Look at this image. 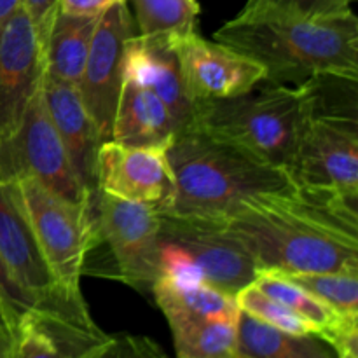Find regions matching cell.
<instances>
[{
	"label": "cell",
	"instance_id": "cb8c5ba5",
	"mask_svg": "<svg viewBox=\"0 0 358 358\" xmlns=\"http://www.w3.org/2000/svg\"><path fill=\"white\" fill-rule=\"evenodd\" d=\"M236 320L215 318L170 325L175 358H234Z\"/></svg>",
	"mask_w": 358,
	"mask_h": 358
},
{
	"label": "cell",
	"instance_id": "2e32d148",
	"mask_svg": "<svg viewBox=\"0 0 358 358\" xmlns=\"http://www.w3.org/2000/svg\"><path fill=\"white\" fill-rule=\"evenodd\" d=\"M122 79L154 91L166 103L178 131L191 128L196 105L187 96L173 45L133 35L124 45Z\"/></svg>",
	"mask_w": 358,
	"mask_h": 358
},
{
	"label": "cell",
	"instance_id": "d6986e66",
	"mask_svg": "<svg viewBox=\"0 0 358 358\" xmlns=\"http://www.w3.org/2000/svg\"><path fill=\"white\" fill-rule=\"evenodd\" d=\"M150 292L170 325L215 318L236 320L240 315L236 297L206 282L157 276Z\"/></svg>",
	"mask_w": 358,
	"mask_h": 358
},
{
	"label": "cell",
	"instance_id": "4dcf8cb0",
	"mask_svg": "<svg viewBox=\"0 0 358 358\" xmlns=\"http://www.w3.org/2000/svg\"><path fill=\"white\" fill-rule=\"evenodd\" d=\"M115 2L121 0H58V10L76 16H100Z\"/></svg>",
	"mask_w": 358,
	"mask_h": 358
},
{
	"label": "cell",
	"instance_id": "7402d4cb",
	"mask_svg": "<svg viewBox=\"0 0 358 358\" xmlns=\"http://www.w3.org/2000/svg\"><path fill=\"white\" fill-rule=\"evenodd\" d=\"M98 17L56 13L42 45L45 73L79 86Z\"/></svg>",
	"mask_w": 358,
	"mask_h": 358
},
{
	"label": "cell",
	"instance_id": "7a4b0ae2",
	"mask_svg": "<svg viewBox=\"0 0 358 358\" xmlns=\"http://www.w3.org/2000/svg\"><path fill=\"white\" fill-rule=\"evenodd\" d=\"M175 178L170 215L226 220L264 196L299 189L283 168L196 128L178 131L166 147Z\"/></svg>",
	"mask_w": 358,
	"mask_h": 358
},
{
	"label": "cell",
	"instance_id": "d4e9b609",
	"mask_svg": "<svg viewBox=\"0 0 358 358\" xmlns=\"http://www.w3.org/2000/svg\"><path fill=\"white\" fill-rule=\"evenodd\" d=\"M353 0H247L240 20H322L352 10Z\"/></svg>",
	"mask_w": 358,
	"mask_h": 358
},
{
	"label": "cell",
	"instance_id": "7c38bea8",
	"mask_svg": "<svg viewBox=\"0 0 358 358\" xmlns=\"http://www.w3.org/2000/svg\"><path fill=\"white\" fill-rule=\"evenodd\" d=\"M98 191L126 201L170 210L175 178L164 147H135L107 140L96 156Z\"/></svg>",
	"mask_w": 358,
	"mask_h": 358
},
{
	"label": "cell",
	"instance_id": "5b68a950",
	"mask_svg": "<svg viewBox=\"0 0 358 358\" xmlns=\"http://www.w3.org/2000/svg\"><path fill=\"white\" fill-rule=\"evenodd\" d=\"M83 275L114 278L143 290L159 276L161 213L152 206L96 191L91 198Z\"/></svg>",
	"mask_w": 358,
	"mask_h": 358
},
{
	"label": "cell",
	"instance_id": "277c9868",
	"mask_svg": "<svg viewBox=\"0 0 358 358\" xmlns=\"http://www.w3.org/2000/svg\"><path fill=\"white\" fill-rule=\"evenodd\" d=\"M306 119L303 87L262 80L238 96L196 103L191 128L290 173Z\"/></svg>",
	"mask_w": 358,
	"mask_h": 358
},
{
	"label": "cell",
	"instance_id": "f546056e",
	"mask_svg": "<svg viewBox=\"0 0 358 358\" xmlns=\"http://www.w3.org/2000/svg\"><path fill=\"white\" fill-rule=\"evenodd\" d=\"M21 6L30 16L38 41L44 45L52 20L58 13V0H21Z\"/></svg>",
	"mask_w": 358,
	"mask_h": 358
},
{
	"label": "cell",
	"instance_id": "e575fe53",
	"mask_svg": "<svg viewBox=\"0 0 358 358\" xmlns=\"http://www.w3.org/2000/svg\"><path fill=\"white\" fill-rule=\"evenodd\" d=\"M338 358H358V355H353V353H345V355H338Z\"/></svg>",
	"mask_w": 358,
	"mask_h": 358
},
{
	"label": "cell",
	"instance_id": "8992f818",
	"mask_svg": "<svg viewBox=\"0 0 358 358\" xmlns=\"http://www.w3.org/2000/svg\"><path fill=\"white\" fill-rule=\"evenodd\" d=\"M257 275L252 255L220 222L161 213L159 276L206 282L236 296Z\"/></svg>",
	"mask_w": 358,
	"mask_h": 358
},
{
	"label": "cell",
	"instance_id": "f1b7e54d",
	"mask_svg": "<svg viewBox=\"0 0 358 358\" xmlns=\"http://www.w3.org/2000/svg\"><path fill=\"white\" fill-rule=\"evenodd\" d=\"M0 299H2V303L9 310L10 317L14 318L16 325L27 315L38 310H44L41 306V303L17 283V280L9 271V268L2 261V257H0Z\"/></svg>",
	"mask_w": 358,
	"mask_h": 358
},
{
	"label": "cell",
	"instance_id": "4fadbf2b",
	"mask_svg": "<svg viewBox=\"0 0 358 358\" xmlns=\"http://www.w3.org/2000/svg\"><path fill=\"white\" fill-rule=\"evenodd\" d=\"M44 51L23 6L0 30V140L7 138L23 121L28 105L41 91Z\"/></svg>",
	"mask_w": 358,
	"mask_h": 358
},
{
	"label": "cell",
	"instance_id": "1f68e13d",
	"mask_svg": "<svg viewBox=\"0 0 358 358\" xmlns=\"http://www.w3.org/2000/svg\"><path fill=\"white\" fill-rule=\"evenodd\" d=\"M14 329H16V322H14V318L10 317L9 310H7L6 304H3L2 299H0V334L13 336Z\"/></svg>",
	"mask_w": 358,
	"mask_h": 358
},
{
	"label": "cell",
	"instance_id": "52a82bcc",
	"mask_svg": "<svg viewBox=\"0 0 358 358\" xmlns=\"http://www.w3.org/2000/svg\"><path fill=\"white\" fill-rule=\"evenodd\" d=\"M21 178H35L70 205L86 212L90 208L93 196L84 191L70 164L45 107L42 87L16 131L0 140V182L14 184Z\"/></svg>",
	"mask_w": 358,
	"mask_h": 358
},
{
	"label": "cell",
	"instance_id": "8fae6325",
	"mask_svg": "<svg viewBox=\"0 0 358 358\" xmlns=\"http://www.w3.org/2000/svg\"><path fill=\"white\" fill-rule=\"evenodd\" d=\"M0 257L24 290L55 313L90 318L86 303L63 292L52 276L38 241L21 205L14 184L0 182Z\"/></svg>",
	"mask_w": 358,
	"mask_h": 358
},
{
	"label": "cell",
	"instance_id": "9c48e42d",
	"mask_svg": "<svg viewBox=\"0 0 358 358\" xmlns=\"http://www.w3.org/2000/svg\"><path fill=\"white\" fill-rule=\"evenodd\" d=\"M290 175L299 187L358 201V117L308 112Z\"/></svg>",
	"mask_w": 358,
	"mask_h": 358
},
{
	"label": "cell",
	"instance_id": "9a60e30c",
	"mask_svg": "<svg viewBox=\"0 0 358 358\" xmlns=\"http://www.w3.org/2000/svg\"><path fill=\"white\" fill-rule=\"evenodd\" d=\"M42 94L80 185L93 196L98 191L96 156L103 142L84 108L79 87L44 72Z\"/></svg>",
	"mask_w": 358,
	"mask_h": 358
},
{
	"label": "cell",
	"instance_id": "ac0fdd59",
	"mask_svg": "<svg viewBox=\"0 0 358 358\" xmlns=\"http://www.w3.org/2000/svg\"><path fill=\"white\" fill-rule=\"evenodd\" d=\"M166 103L154 91L124 80L115 108L112 138L135 147H164L177 135Z\"/></svg>",
	"mask_w": 358,
	"mask_h": 358
},
{
	"label": "cell",
	"instance_id": "d6a6232c",
	"mask_svg": "<svg viewBox=\"0 0 358 358\" xmlns=\"http://www.w3.org/2000/svg\"><path fill=\"white\" fill-rule=\"evenodd\" d=\"M21 6V0H0V30L3 23L13 16L14 10Z\"/></svg>",
	"mask_w": 358,
	"mask_h": 358
},
{
	"label": "cell",
	"instance_id": "484cf974",
	"mask_svg": "<svg viewBox=\"0 0 358 358\" xmlns=\"http://www.w3.org/2000/svg\"><path fill=\"white\" fill-rule=\"evenodd\" d=\"M285 276L324 301L336 313L358 318V273H308Z\"/></svg>",
	"mask_w": 358,
	"mask_h": 358
},
{
	"label": "cell",
	"instance_id": "ba28073f",
	"mask_svg": "<svg viewBox=\"0 0 358 358\" xmlns=\"http://www.w3.org/2000/svg\"><path fill=\"white\" fill-rule=\"evenodd\" d=\"M14 185L52 276L66 296L83 301L80 276L90 231L87 212L66 203L35 178H21Z\"/></svg>",
	"mask_w": 358,
	"mask_h": 358
},
{
	"label": "cell",
	"instance_id": "30bf717a",
	"mask_svg": "<svg viewBox=\"0 0 358 358\" xmlns=\"http://www.w3.org/2000/svg\"><path fill=\"white\" fill-rule=\"evenodd\" d=\"M136 35L128 0L112 3L98 17L87 52L79 93L101 142L112 138L115 108L122 90V56L128 38Z\"/></svg>",
	"mask_w": 358,
	"mask_h": 358
},
{
	"label": "cell",
	"instance_id": "44dd1931",
	"mask_svg": "<svg viewBox=\"0 0 358 358\" xmlns=\"http://www.w3.org/2000/svg\"><path fill=\"white\" fill-rule=\"evenodd\" d=\"M234 358H338L315 334H292L240 311Z\"/></svg>",
	"mask_w": 358,
	"mask_h": 358
},
{
	"label": "cell",
	"instance_id": "ffe728a7",
	"mask_svg": "<svg viewBox=\"0 0 358 358\" xmlns=\"http://www.w3.org/2000/svg\"><path fill=\"white\" fill-rule=\"evenodd\" d=\"M252 283L303 318L313 329L315 334L324 339L331 348L341 336L358 329V318H348L336 313L324 301L294 283L283 273L262 269Z\"/></svg>",
	"mask_w": 358,
	"mask_h": 358
},
{
	"label": "cell",
	"instance_id": "836d02e7",
	"mask_svg": "<svg viewBox=\"0 0 358 358\" xmlns=\"http://www.w3.org/2000/svg\"><path fill=\"white\" fill-rule=\"evenodd\" d=\"M10 348H13V336L0 334V358H10Z\"/></svg>",
	"mask_w": 358,
	"mask_h": 358
},
{
	"label": "cell",
	"instance_id": "4316f807",
	"mask_svg": "<svg viewBox=\"0 0 358 358\" xmlns=\"http://www.w3.org/2000/svg\"><path fill=\"white\" fill-rule=\"evenodd\" d=\"M234 297H236L240 311L271 325V327L282 329V331L292 332V334H315L313 329L303 318L297 317L289 308L262 292L254 283L243 287Z\"/></svg>",
	"mask_w": 358,
	"mask_h": 358
},
{
	"label": "cell",
	"instance_id": "603a6c76",
	"mask_svg": "<svg viewBox=\"0 0 358 358\" xmlns=\"http://www.w3.org/2000/svg\"><path fill=\"white\" fill-rule=\"evenodd\" d=\"M135 9L136 35L149 41L175 42L196 34L198 0H128Z\"/></svg>",
	"mask_w": 358,
	"mask_h": 358
},
{
	"label": "cell",
	"instance_id": "e0dca14e",
	"mask_svg": "<svg viewBox=\"0 0 358 358\" xmlns=\"http://www.w3.org/2000/svg\"><path fill=\"white\" fill-rule=\"evenodd\" d=\"M107 336L91 317L38 310L14 329L10 358H90Z\"/></svg>",
	"mask_w": 358,
	"mask_h": 358
},
{
	"label": "cell",
	"instance_id": "6da1fadb",
	"mask_svg": "<svg viewBox=\"0 0 358 358\" xmlns=\"http://www.w3.org/2000/svg\"><path fill=\"white\" fill-rule=\"evenodd\" d=\"M357 205L334 192L299 187L255 199L220 224L259 271L358 273Z\"/></svg>",
	"mask_w": 358,
	"mask_h": 358
},
{
	"label": "cell",
	"instance_id": "5bb4252c",
	"mask_svg": "<svg viewBox=\"0 0 358 358\" xmlns=\"http://www.w3.org/2000/svg\"><path fill=\"white\" fill-rule=\"evenodd\" d=\"M173 49L194 105L238 96L266 80L264 66L229 45L201 38L198 31L175 42Z\"/></svg>",
	"mask_w": 358,
	"mask_h": 358
},
{
	"label": "cell",
	"instance_id": "83f0119b",
	"mask_svg": "<svg viewBox=\"0 0 358 358\" xmlns=\"http://www.w3.org/2000/svg\"><path fill=\"white\" fill-rule=\"evenodd\" d=\"M90 358H170L156 341L145 336H107Z\"/></svg>",
	"mask_w": 358,
	"mask_h": 358
},
{
	"label": "cell",
	"instance_id": "3957f363",
	"mask_svg": "<svg viewBox=\"0 0 358 358\" xmlns=\"http://www.w3.org/2000/svg\"><path fill=\"white\" fill-rule=\"evenodd\" d=\"M264 66L266 80L299 86L318 73L358 76V20L350 13L322 20H234L213 34Z\"/></svg>",
	"mask_w": 358,
	"mask_h": 358
}]
</instances>
